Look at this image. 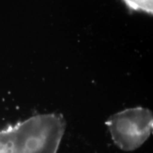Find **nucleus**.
I'll return each instance as SVG.
<instances>
[{"label":"nucleus","mask_w":153,"mask_h":153,"mask_svg":"<svg viewBox=\"0 0 153 153\" xmlns=\"http://www.w3.org/2000/svg\"><path fill=\"white\" fill-rule=\"evenodd\" d=\"M65 127L61 114L33 116L0 130V153H57Z\"/></svg>","instance_id":"1"},{"label":"nucleus","mask_w":153,"mask_h":153,"mask_svg":"<svg viewBox=\"0 0 153 153\" xmlns=\"http://www.w3.org/2000/svg\"><path fill=\"white\" fill-rule=\"evenodd\" d=\"M129 11L153 14V0H122Z\"/></svg>","instance_id":"3"},{"label":"nucleus","mask_w":153,"mask_h":153,"mask_svg":"<svg viewBox=\"0 0 153 153\" xmlns=\"http://www.w3.org/2000/svg\"><path fill=\"white\" fill-rule=\"evenodd\" d=\"M114 144L120 150L131 152L140 148L153 128V116L148 108L134 107L111 116L106 121Z\"/></svg>","instance_id":"2"}]
</instances>
